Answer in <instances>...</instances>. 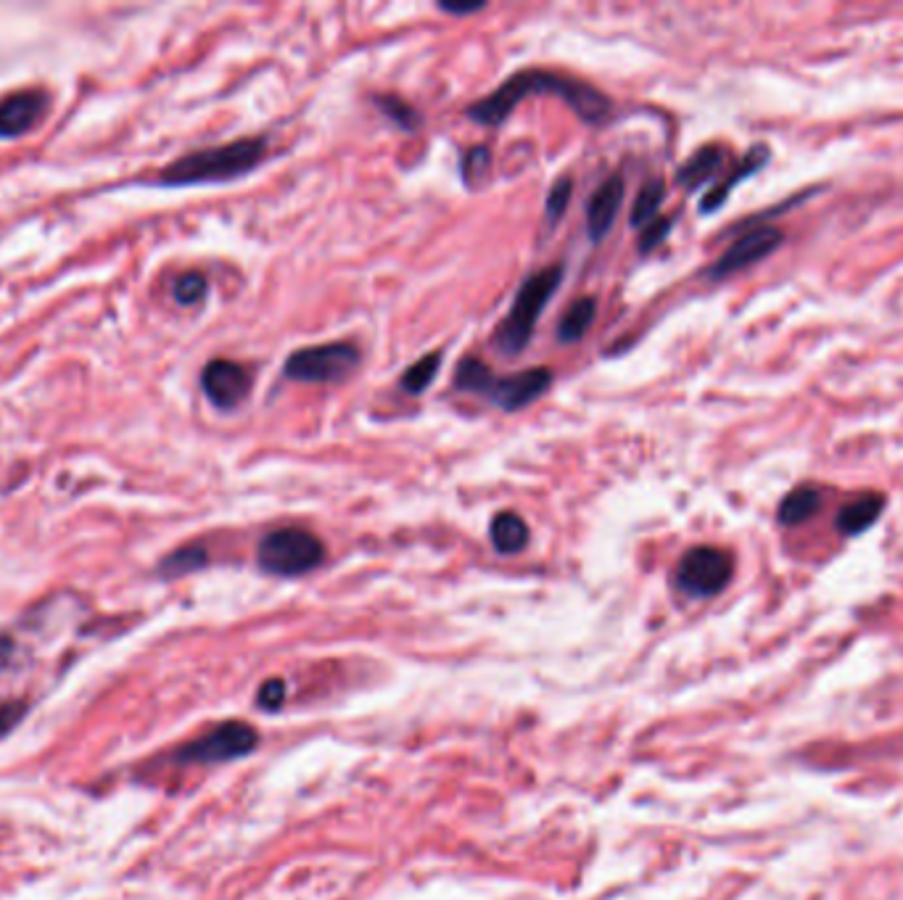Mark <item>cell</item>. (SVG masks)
Wrapping results in <instances>:
<instances>
[{
	"instance_id": "17",
	"label": "cell",
	"mask_w": 903,
	"mask_h": 900,
	"mask_svg": "<svg viewBox=\"0 0 903 900\" xmlns=\"http://www.w3.org/2000/svg\"><path fill=\"white\" fill-rule=\"evenodd\" d=\"M595 315H597V301L595 299H579L571 304L568 309H565L561 326H557V339L563 343H576L584 339V333H587L589 326L595 322Z\"/></svg>"
},
{
	"instance_id": "10",
	"label": "cell",
	"mask_w": 903,
	"mask_h": 900,
	"mask_svg": "<svg viewBox=\"0 0 903 900\" xmlns=\"http://www.w3.org/2000/svg\"><path fill=\"white\" fill-rule=\"evenodd\" d=\"M779 243H782V232L775 228H758V230L745 232V236L737 238V241L724 251V257H721L719 262L708 270V277L721 281V277L732 275V272L748 267V264L758 262V259H764L766 254H771Z\"/></svg>"
},
{
	"instance_id": "16",
	"label": "cell",
	"mask_w": 903,
	"mask_h": 900,
	"mask_svg": "<svg viewBox=\"0 0 903 900\" xmlns=\"http://www.w3.org/2000/svg\"><path fill=\"white\" fill-rule=\"evenodd\" d=\"M766 159H769V153H766V148H764V146H756V148H753V151L748 153V157L743 159V164H740L737 170H734V172L730 174V178L724 180V183L713 187V191L708 193V196H706L703 201H700V212H703V215H708V212H713V209H716V206L724 204L726 196H730V191H732V187L737 185L740 180H743V178H748V174L756 172L758 167H761Z\"/></svg>"
},
{
	"instance_id": "19",
	"label": "cell",
	"mask_w": 903,
	"mask_h": 900,
	"mask_svg": "<svg viewBox=\"0 0 903 900\" xmlns=\"http://www.w3.org/2000/svg\"><path fill=\"white\" fill-rule=\"evenodd\" d=\"M666 198V185L664 180H647L645 185H642V191L636 193L634 198V206H632V225L634 228H645L647 223H653L655 215H658L661 204H664Z\"/></svg>"
},
{
	"instance_id": "23",
	"label": "cell",
	"mask_w": 903,
	"mask_h": 900,
	"mask_svg": "<svg viewBox=\"0 0 903 900\" xmlns=\"http://www.w3.org/2000/svg\"><path fill=\"white\" fill-rule=\"evenodd\" d=\"M206 290H210L206 277L199 275V272H188V275L178 277V283H174V288H172V296H174V301L183 304V307H191V304H199L201 299H204Z\"/></svg>"
},
{
	"instance_id": "7",
	"label": "cell",
	"mask_w": 903,
	"mask_h": 900,
	"mask_svg": "<svg viewBox=\"0 0 903 900\" xmlns=\"http://www.w3.org/2000/svg\"><path fill=\"white\" fill-rule=\"evenodd\" d=\"M259 734L255 727L244 721H225L212 731H206L199 740L183 744L174 753L178 763H199V766H212V763L236 761V757L249 755L257 748Z\"/></svg>"
},
{
	"instance_id": "11",
	"label": "cell",
	"mask_w": 903,
	"mask_h": 900,
	"mask_svg": "<svg viewBox=\"0 0 903 900\" xmlns=\"http://www.w3.org/2000/svg\"><path fill=\"white\" fill-rule=\"evenodd\" d=\"M45 114V95L35 93H16L11 99L0 101V140L19 138L30 133Z\"/></svg>"
},
{
	"instance_id": "18",
	"label": "cell",
	"mask_w": 903,
	"mask_h": 900,
	"mask_svg": "<svg viewBox=\"0 0 903 900\" xmlns=\"http://www.w3.org/2000/svg\"><path fill=\"white\" fill-rule=\"evenodd\" d=\"M819 502H822V494L811 487H798L792 489L788 497H785L782 504H779V521L785 526H795V523L809 521L811 515L819 510Z\"/></svg>"
},
{
	"instance_id": "30",
	"label": "cell",
	"mask_w": 903,
	"mask_h": 900,
	"mask_svg": "<svg viewBox=\"0 0 903 900\" xmlns=\"http://www.w3.org/2000/svg\"><path fill=\"white\" fill-rule=\"evenodd\" d=\"M11 658H14V642L9 637H0V669L9 665Z\"/></svg>"
},
{
	"instance_id": "3",
	"label": "cell",
	"mask_w": 903,
	"mask_h": 900,
	"mask_svg": "<svg viewBox=\"0 0 903 900\" xmlns=\"http://www.w3.org/2000/svg\"><path fill=\"white\" fill-rule=\"evenodd\" d=\"M552 371L548 367H531V371L516 375L492 373L484 362L476 357H465L454 373V388L484 397L489 405L505 412H518L523 407L534 405L539 397L550 391Z\"/></svg>"
},
{
	"instance_id": "14",
	"label": "cell",
	"mask_w": 903,
	"mask_h": 900,
	"mask_svg": "<svg viewBox=\"0 0 903 900\" xmlns=\"http://www.w3.org/2000/svg\"><path fill=\"white\" fill-rule=\"evenodd\" d=\"M489 539L492 544H495V549L499 555H516V552H521V549H526L531 534L521 515L508 513V510H505V513L495 515V521H492Z\"/></svg>"
},
{
	"instance_id": "20",
	"label": "cell",
	"mask_w": 903,
	"mask_h": 900,
	"mask_svg": "<svg viewBox=\"0 0 903 900\" xmlns=\"http://www.w3.org/2000/svg\"><path fill=\"white\" fill-rule=\"evenodd\" d=\"M439 367H441V352L426 354V357H420L415 365H409L407 371L402 373L399 386L405 388L407 394H424L426 388L433 384V378H437Z\"/></svg>"
},
{
	"instance_id": "27",
	"label": "cell",
	"mask_w": 903,
	"mask_h": 900,
	"mask_svg": "<svg viewBox=\"0 0 903 900\" xmlns=\"http://www.w3.org/2000/svg\"><path fill=\"white\" fill-rule=\"evenodd\" d=\"M285 700V684L283 679H268L257 692V705L264 710H278Z\"/></svg>"
},
{
	"instance_id": "29",
	"label": "cell",
	"mask_w": 903,
	"mask_h": 900,
	"mask_svg": "<svg viewBox=\"0 0 903 900\" xmlns=\"http://www.w3.org/2000/svg\"><path fill=\"white\" fill-rule=\"evenodd\" d=\"M486 3H450V0H441L439 3V11H444V14H452V16H467V14H476V11H484Z\"/></svg>"
},
{
	"instance_id": "9",
	"label": "cell",
	"mask_w": 903,
	"mask_h": 900,
	"mask_svg": "<svg viewBox=\"0 0 903 900\" xmlns=\"http://www.w3.org/2000/svg\"><path fill=\"white\" fill-rule=\"evenodd\" d=\"M201 388L217 410H236L249 397L251 375L233 360H212L201 371Z\"/></svg>"
},
{
	"instance_id": "26",
	"label": "cell",
	"mask_w": 903,
	"mask_h": 900,
	"mask_svg": "<svg viewBox=\"0 0 903 900\" xmlns=\"http://www.w3.org/2000/svg\"><path fill=\"white\" fill-rule=\"evenodd\" d=\"M671 225H674V217H658V219H653V223H647L645 228H642V236H640V243H636V249H640L642 254L653 251L655 246H658L668 236Z\"/></svg>"
},
{
	"instance_id": "6",
	"label": "cell",
	"mask_w": 903,
	"mask_h": 900,
	"mask_svg": "<svg viewBox=\"0 0 903 900\" xmlns=\"http://www.w3.org/2000/svg\"><path fill=\"white\" fill-rule=\"evenodd\" d=\"M362 362V352L354 343L336 341L320 346L298 349L285 360V378L298 384H341Z\"/></svg>"
},
{
	"instance_id": "2",
	"label": "cell",
	"mask_w": 903,
	"mask_h": 900,
	"mask_svg": "<svg viewBox=\"0 0 903 900\" xmlns=\"http://www.w3.org/2000/svg\"><path fill=\"white\" fill-rule=\"evenodd\" d=\"M264 153H268L264 138H240L225 146L204 148V151H193L165 167L156 183L167 187L227 183V180L255 172Z\"/></svg>"
},
{
	"instance_id": "21",
	"label": "cell",
	"mask_w": 903,
	"mask_h": 900,
	"mask_svg": "<svg viewBox=\"0 0 903 900\" xmlns=\"http://www.w3.org/2000/svg\"><path fill=\"white\" fill-rule=\"evenodd\" d=\"M204 566H206L204 547H183V549H178V552H172L170 558L161 560L159 573L165 576V579H178V576L193 573Z\"/></svg>"
},
{
	"instance_id": "28",
	"label": "cell",
	"mask_w": 903,
	"mask_h": 900,
	"mask_svg": "<svg viewBox=\"0 0 903 900\" xmlns=\"http://www.w3.org/2000/svg\"><path fill=\"white\" fill-rule=\"evenodd\" d=\"M22 716H24V705L0 700V737H3L5 731L14 729L16 724L22 721Z\"/></svg>"
},
{
	"instance_id": "4",
	"label": "cell",
	"mask_w": 903,
	"mask_h": 900,
	"mask_svg": "<svg viewBox=\"0 0 903 900\" xmlns=\"http://www.w3.org/2000/svg\"><path fill=\"white\" fill-rule=\"evenodd\" d=\"M561 264H552V267H544L534 272L531 277H526L523 286L518 288L516 301H512L508 317H505L503 326H499L495 333V343L499 352L508 354V357H516V354H521L523 349L529 346L539 315L544 312V307L550 304L552 294L561 286Z\"/></svg>"
},
{
	"instance_id": "1",
	"label": "cell",
	"mask_w": 903,
	"mask_h": 900,
	"mask_svg": "<svg viewBox=\"0 0 903 900\" xmlns=\"http://www.w3.org/2000/svg\"><path fill=\"white\" fill-rule=\"evenodd\" d=\"M544 93L557 95V99L568 103L571 112L579 116L582 122H587V125H600V122H606L610 106H613L606 93L587 86V82L571 80V77L555 72H544V69H523V72L508 77L495 93L471 103L465 114L471 116L473 122H478V125L499 127L523 99Z\"/></svg>"
},
{
	"instance_id": "5",
	"label": "cell",
	"mask_w": 903,
	"mask_h": 900,
	"mask_svg": "<svg viewBox=\"0 0 903 900\" xmlns=\"http://www.w3.org/2000/svg\"><path fill=\"white\" fill-rule=\"evenodd\" d=\"M325 560V547L312 531L278 528L270 531L257 549V562L270 576H304Z\"/></svg>"
},
{
	"instance_id": "13",
	"label": "cell",
	"mask_w": 903,
	"mask_h": 900,
	"mask_svg": "<svg viewBox=\"0 0 903 900\" xmlns=\"http://www.w3.org/2000/svg\"><path fill=\"white\" fill-rule=\"evenodd\" d=\"M724 151H721L719 146L700 148L695 157H690L679 167L677 183L685 187V191H695V187L703 185L706 180H711L713 174H719L721 167H724Z\"/></svg>"
},
{
	"instance_id": "25",
	"label": "cell",
	"mask_w": 903,
	"mask_h": 900,
	"mask_svg": "<svg viewBox=\"0 0 903 900\" xmlns=\"http://www.w3.org/2000/svg\"><path fill=\"white\" fill-rule=\"evenodd\" d=\"M571 191H574V180L561 178L555 185H552L550 196H548V219L550 225H555L557 219L565 215V206L571 201Z\"/></svg>"
},
{
	"instance_id": "24",
	"label": "cell",
	"mask_w": 903,
	"mask_h": 900,
	"mask_svg": "<svg viewBox=\"0 0 903 900\" xmlns=\"http://www.w3.org/2000/svg\"><path fill=\"white\" fill-rule=\"evenodd\" d=\"M489 164H492V151L486 146H476L471 148V151L465 153L463 159V180L467 187L478 185L481 180L486 178V172H489Z\"/></svg>"
},
{
	"instance_id": "22",
	"label": "cell",
	"mask_w": 903,
	"mask_h": 900,
	"mask_svg": "<svg viewBox=\"0 0 903 900\" xmlns=\"http://www.w3.org/2000/svg\"><path fill=\"white\" fill-rule=\"evenodd\" d=\"M373 101H375V106H379V112L386 114L396 127L418 129L420 122H424V116L415 112L407 101L396 99V95H375Z\"/></svg>"
},
{
	"instance_id": "12",
	"label": "cell",
	"mask_w": 903,
	"mask_h": 900,
	"mask_svg": "<svg viewBox=\"0 0 903 900\" xmlns=\"http://www.w3.org/2000/svg\"><path fill=\"white\" fill-rule=\"evenodd\" d=\"M623 201V178L621 174H610V178L595 191V196L587 204V230L592 241H602L608 230L613 228L616 217H619Z\"/></svg>"
},
{
	"instance_id": "15",
	"label": "cell",
	"mask_w": 903,
	"mask_h": 900,
	"mask_svg": "<svg viewBox=\"0 0 903 900\" xmlns=\"http://www.w3.org/2000/svg\"><path fill=\"white\" fill-rule=\"evenodd\" d=\"M882 508H885V502H882L880 494H864L856 502L846 504V508L837 513L835 523H837V528H840V534L856 536L872 526L877 517H880Z\"/></svg>"
},
{
	"instance_id": "8",
	"label": "cell",
	"mask_w": 903,
	"mask_h": 900,
	"mask_svg": "<svg viewBox=\"0 0 903 900\" xmlns=\"http://www.w3.org/2000/svg\"><path fill=\"white\" fill-rule=\"evenodd\" d=\"M732 555L719 547H692L677 566V586L687 597H713L732 579Z\"/></svg>"
}]
</instances>
